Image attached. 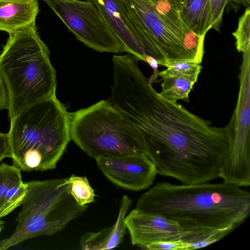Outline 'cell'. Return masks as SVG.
Here are the masks:
<instances>
[{"mask_svg": "<svg viewBox=\"0 0 250 250\" xmlns=\"http://www.w3.org/2000/svg\"><path fill=\"white\" fill-rule=\"evenodd\" d=\"M2 229V222L0 221V232H1Z\"/></svg>", "mask_w": 250, "mask_h": 250, "instance_id": "83f0119b", "label": "cell"}, {"mask_svg": "<svg viewBox=\"0 0 250 250\" xmlns=\"http://www.w3.org/2000/svg\"><path fill=\"white\" fill-rule=\"evenodd\" d=\"M27 190V183L21 182L8 190L0 210V219L21 205Z\"/></svg>", "mask_w": 250, "mask_h": 250, "instance_id": "44dd1931", "label": "cell"}, {"mask_svg": "<svg viewBox=\"0 0 250 250\" xmlns=\"http://www.w3.org/2000/svg\"><path fill=\"white\" fill-rule=\"evenodd\" d=\"M22 182L21 170L15 165H0V210L8 190Z\"/></svg>", "mask_w": 250, "mask_h": 250, "instance_id": "ffe728a7", "label": "cell"}, {"mask_svg": "<svg viewBox=\"0 0 250 250\" xmlns=\"http://www.w3.org/2000/svg\"><path fill=\"white\" fill-rule=\"evenodd\" d=\"M125 224L132 245L143 249L155 242L183 240L190 232L176 221L162 214L136 208L125 216Z\"/></svg>", "mask_w": 250, "mask_h": 250, "instance_id": "8fae6325", "label": "cell"}, {"mask_svg": "<svg viewBox=\"0 0 250 250\" xmlns=\"http://www.w3.org/2000/svg\"><path fill=\"white\" fill-rule=\"evenodd\" d=\"M8 134L14 165L25 171L53 169L71 140L69 114L55 94L11 119Z\"/></svg>", "mask_w": 250, "mask_h": 250, "instance_id": "3957f363", "label": "cell"}, {"mask_svg": "<svg viewBox=\"0 0 250 250\" xmlns=\"http://www.w3.org/2000/svg\"><path fill=\"white\" fill-rule=\"evenodd\" d=\"M236 39V46L239 52L250 49V10L248 7L238 21L236 30L232 33Z\"/></svg>", "mask_w": 250, "mask_h": 250, "instance_id": "7402d4cb", "label": "cell"}, {"mask_svg": "<svg viewBox=\"0 0 250 250\" xmlns=\"http://www.w3.org/2000/svg\"><path fill=\"white\" fill-rule=\"evenodd\" d=\"M49 57L36 25L9 35L0 54V76L8 94L10 121L56 94V73Z\"/></svg>", "mask_w": 250, "mask_h": 250, "instance_id": "277c9868", "label": "cell"}, {"mask_svg": "<svg viewBox=\"0 0 250 250\" xmlns=\"http://www.w3.org/2000/svg\"><path fill=\"white\" fill-rule=\"evenodd\" d=\"M26 183L27 190L16 219V229L11 235L0 241V250L39 236L53 235L80 217L88 207L75 201L67 178Z\"/></svg>", "mask_w": 250, "mask_h": 250, "instance_id": "5b68a950", "label": "cell"}, {"mask_svg": "<svg viewBox=\"0 0 250 250\" xmlns=\"http://www.w3.org/2000/svg\"><path fill=\"white\" fill-rule=\"evenodd\" d=\"M250 63L243 62L237 105L228 125L230 142L219 172L223 181L239 187L250 184Z\"/></svg>", "mask_w": 250, "mask_h": 250, "instance_id": "ba28073f", "label": "cell"}, {"mask_svg": "<svg viewBox=\"0 0 250 250\" xmlns=\"http://www.w3.org/2000/svg\"><path fill=\"white\" fill-rule=\"evenodd\" d=\"M38 0H0V31L11 35L36 25Z\"/></svg>", "mask_w": 250, "mask_h": 250, "instance_id": "5bb4252c", "label": "cell"}, {"mask_svg": "<svg viewBox=\"0 0 250 250\" xmlns=\"http://www.w3.org/2000/svg\"><path fill=\"white\" fill-rule=\"evenodd\" d=\"M143 250H190V245L182 239L162 241L151 243Z\"/></svg>", "mask_w": 250, "mask_h": 250, "instance_id": "603a6c76", "label": "cell"}, {"mask_svg": "<svg viewBox=\"0 0 250 250\" xmlns=\"http://www.w3.org/2000/svg\"><path fill=\"white\" fill-rule=\"evenodd\" d=\"M157 11L188 35L194 33L182 21L180 8L174 0H149Z\"/></svg>", "mask_w": 250, "mask_h": 250, "instance_id": "ac0fdd59", "label": "cell"}, {"mask_svg": "<svg viewBox=\"0 0 250 250\" xmlns=\"http://www.w3.org/2000/svg\"><path fill=\"white\" fill-rule=\"evenodd\" d=\"M182 21L198 35L205 37L212 27V18L209 0H190L180 8Z\"/></svg>", "mask_w": 250, "mask_h": 250, "instance_id": "9a60e30c", "label": "cell"}, {"mask_svg": "<svg viewBox=\"0 0 250 250\" xmlns=\"http://www.w3.org/2000/svg\"><path fill=\"white\" fill-rule=\"evenodd\" d=\"M198 78L186 75H173L162 80L160 95L166 100L176 103L179 100L189 101V94Z\"/></svg>", "mask_w": 250, "mask_h": 250, "instance_id": "2e32d148", "label": "cell"}, {"mask_svg": "<svg viewBox=\"0 0 250 250\" xmlns=\"http://www.w3.org/2000/svg\"><path fill=\"white\" fill-rule=\"evenodd\" d=\"M95 160L109 181L130 190L138 191L149 188L158 174L155 165L145 154L100 157Z\"/></svg>", "mask_w": 250, "mask_h": 250, "instance_id": "30bf717a", "label": "cell"}, {"mask_svg": "<svg viewBox=\"0 0 250 250\" xmlns=\"http://www.w3.org/2000/svg\"><path fill=\"white\" fill-rule=\"evenodd\" d=\"M142 52L164 66L173 61L201 62L205 37L188 35L161 15L149 0H120Z\"/></svg>", "mask_w": 250, "mask_h": 250, "instance_id": "52a82bcc", "label": "cell"}, {"mask_svg": "<svg viewBox=\"0 0 250 250\" xmlns=\"http://www.w3.org/2000/svg\"><path fill=\"white\" fill-rule=\"evenodd\" d=\"M94 3L110 29L124 45L127 52L144 61L141 50L123 11L120 0H90Z\"/></svg>", "mask_w": 250, "mask_h": 250, "instance_id": "4fadbf2b", "label": "cell"}, {"mask_svg": "<svg viewBox=\"0 0 250 250\" xmlns=\"http://www.w3.org/2000/svg\"><path fill=\"white\" fill-rule=\"evenodd\" d=\"M70 184V192L77 203L85 206L95 201V194L86 177L72 175L67 178Z\"/></svg>", "mask_w": 250, "mask_h": 250, "instance_id": "e0dca14e", "label": "cell"}, {"mask_svg": "<svg viewBox=\"0 0 250 250\" xmlns=\"http://www.w3.org/2000/svg\"><path fill=\"white\" fill-rule=\"evenodd\" d=\"M8 98L4 82L0 76V110L8 109Z\"/></svg>", "mask_w": 250, "mask_h": 250, "instance_id": "484cf974", "label": "cell"}, {"mask_svg": "<svg viewBox=\"0 0 250 250\" xmlns=\"http://www.w3.org/2000/svg\"><path fill=\"white\" fill-rule=\"evenodd\" d=\"M167 69L159 72L162 79L173 75H186L198 78L202 68L199 63L190 61H173L166 63Z\"/></svg>", "mask_w": 250, "mask_h": 250, "instance_id": "d6986e66", "label": "cell"}, {"mask_svg": "<svg viewBox=\"0 0 250 250\" xmlns=\"http://www.w3.org/2000/svg\"><path fill=\"white\" fill-rule=\"evenodd\" d=\"M136 208L162 214L190 232L189 244L220 231L231 232L250 214V193L223 182L175 185L159 182L138 198Z\"/></svg>", "mask_w": 250, "mask_h": 250, "instance_id": "7a4b0ae2", "label": "cell"}, {"mask_svg": "<svg viewBox=\"0 0 250 250\" xmlns=\"http://www.w3.org/2000/svg\"><path fill=\"white\" fill-rule=\"evenodd\" d=\"M139 61L130 53L113 59L109 100L139 132L158 174L185 184L206 180L226 152L227 126H213L211 122L161 97L140 69Z\"/></svg>", "mask_w": 250, "mask_h": 250, "instance_id": "6da1fadb", "label": "cell"}, {"mask_svg": "<svg viewBox=\"0 0 250 250\" xmlns=\"http://www.w3.org/2000/svg\"><path fill=\"white\" fill-rule=\"evenodd\" d=\"M132 202V199L128 196H123L120 202L116 222L111 227L97 232H88L83 234L80 240V248L83 250H106L118 247L127 232L125 219Z\"/></svg>", "mask_w": 250, "mask_h": 250, "instance_id": "7c38bea8", "label": "cell"}, {"mask_svg": "<svg viewBox=\"0 0 250 250\" xmlns=\"http://www.w3.org/2000/svg\"><path fill=\"white\" fill-rule=\"evenodd\" d=\"M178 5L179 8H181L187 3L190 0H174Z\"/></svg>", "mask_w": 250, "mask_h": 250, "instance_id": "4316f807", "label": "cell"}, {"mask_svg": "<svg viewBox=\"0 0 250 250\" xmlns=\"http://www.w3.org/2000/svg\"><path fill=\"white\" fill-rule=\"evenodd\" d=\"M69 114L71 140L91 157L146 155L139 132L109 100Z\"/></svg>", "mask_w": 250, "mask_h": 250, "instance_id": "8992f818", "label": "cell"}, {"mask_svg": "<svg viewBox=\"0 0 250 250\" xmlns=\"http://www.w3.org/2000/svg\"><path fill=\"white\" fill-rule=\"evenodd\" d=\"M76 38L100 52H127L90 0H42Z\"/></svg>", "mask_w": 250, "mask_h": 250, "instance_id": "9c48e42d", "label": "cell"}, {"mask_svg": "<svg viewBox=\"0 0 250 250\" xmlns=\"http://www.w3.org/2000/svg\"><path fill=\"white\" fill-rule=\"evenodd\" d=\"M6 157L12 158L9 135L0 132V162Z\"/></svg>", "mask_w": 250, "mask_h": 250, "instance_id": "d4e9b609", "label": "cell"}, {"mask_svg": "<svg viewBox=\"0 0 250 250\" xmlns=\"http://www.w3.org/2000/svg\"><path fill=\"white\" fill-rule=\"evenodd\" d=\"M212 18V27L219 31L224 9L228 0H209Z\"/></svg>", "mask_w": 250, "mask_h": 250, "instance_id": "cb8c5ba5", "label": "cell"}]
</instances>
